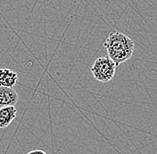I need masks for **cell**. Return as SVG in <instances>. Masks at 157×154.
I'll return each instance as SVG.
<instances>
[{
    "label": "cell",
    "instance_id": "obj_2",
    "mask_svg": "<svg viewBox=\"0 0 157 154\" xmlns=\"http://www.w3.org/2000/svg\"><path fill=\"white\" fill-rule=\"evenodd\" d=\"M115 71L116 65L108 56L98 58L91 67V73L93 77L98 81L103 83L112 80L115 75Z\"/></svg>",
    "mask_w": 157,
    "mask_h": 154
},
{
    "label": "cell",
    "instance_id": "obj_1",
    "mask_svg": "<svg viewBox=\"0 0 157 154\" xmlns=\"http://www.w3.org/2000/svg\"><path fill=\"white\" fill-rule=\"evenodd\" d=\"M134 42L121 32H111L104 43L108 57L116 65L125 62L131 57L134 51Z\"/></svg>",
    "mask_w": 157,
    "mask_h": 154
},
{
    "label": "cell",
    "instance_id": "obj_5",
    "mask_svg": "<svg viewBox=\"0 0 157 154\" xmlns=\"http://www.w3.org/2000/svg\"><path fill=\"white\" fill-rule=\"evenodd\" d=\"M17 109L14 106L0 109V128H6L16 118Z\"/></svg>",
    "mask_w": 157,
    "mask_h": 154
},
{
    "label": "cell",
    "instance_id": "obj_4",
    "mask_svg": "<svg viewBox=\"0 0 157 154\" xmlns=\"http://www.w3.org/2000/svg\"><path fill=\"white\" fill-rule=\"evenodd\" d=\"M18 82V74L11 69H0V87L13 88Z\"/></svg>",
    "mask_w": 157,
    "mask_h": 154
},
{
    "label": "cell",
    "instance_id": "obj_3",
    "mask_svg": "<svg viewBox=\"0 0 157 154\" xmlns=\"http://www.w3.org/2000/svg\"><path fill=\"white\" fill-rule=\"evenodd\" d=\"M18 99V94L13 88L0 87V109L14 106Z\"/></svg>",
    "mask_w": 157,
    "mask_h": 154
},
{
    "label": "cell",
    "instance_id": "obj_6",
    "mask_svg": "<svg viewBox=\"0 0 157 154\" xmlns=\"http://www.w3.org/2000/svg\"><path fill=\"white\" fill-rule=\"evenodd\" d=\"M28 154H47V152H45L43 150H33L30 151Z\"/></svg>",
    "mask_w": 157,
    "mask_h": 154
}]
</instances>
